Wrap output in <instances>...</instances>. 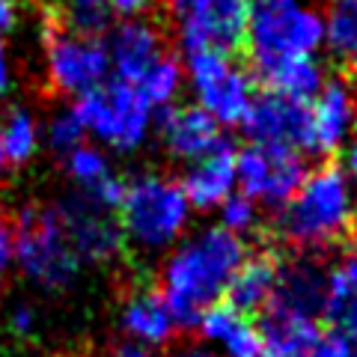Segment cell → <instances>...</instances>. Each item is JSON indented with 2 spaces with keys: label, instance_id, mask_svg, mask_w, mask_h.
Wrapping results in <instances>:
<instances>
[{
  "label": "cell",
  "instance_id": "6da1fadb",
  "mask_svg": "<svg viewBox=\"0 0 357 357\" xmlns=\"http://www.w3.org/2000/svg\"><path fill=\"white\" fill-rule=\"evenodd\" d=\"M248 259L244 238L223 227H203L167 250L158 295L178 325H197L229 292L236 271Z\"/></svg>",
  "mask_w": 357,
  "mask_h": 357
},
{
  "label": "cell",
  "instance_id": "7a4b0ae2",
  "mask_svg": "<svg viewBox=\"0 0 357 357\" xmlns=\"http://www.w3.org/2000/svg\"><path fill=\"white\" fill-rule=\"evenodd\" d=\"M357 223V188L340 164L310 170L298 194L277 215V236L298 250H325L340 244Z\"/></svg>",
  "mask_w": 357,
  "mask_h": 357
},
{
  "label": "cell",
  "instance_id": "3957f363",
  "mask_svg": "<svg viewBox=\"0 0 357 357\" xmlns=\"http://www.w3.org/2000/svg\"><path fill=\"white\" fill-rule=\"evenodd\" d=\"M241 45L265 84L289 66L319 60L325 48V15L307 0H253Z\"/></svg>",
  "mask_w": 357,
  "mask_h": 357
},
{
  "label": "cell",
  "instance_id": "277c9868",
  "mask_svg": "<svg viewBox=\"0 0 357 357\" xmlns=\"http://www.w3.org/2000/svg\"><path fill=\"white\" fill-rule=\"evenodd\" d=\"M194 208L182 185L164 173H140L126 182L116 220L126 241L146 253H167L191 229Z\"/></svg>",
  "mask_w": 357,
  "mask_h": 357
},
{
  "label": "cell",
  "instance_id": "5b68a950",
  "mask_svg": "<svg viewBox=\"0 0 357 357\" xmlns=\"http://www.w3.org/2000/svg\"><path fill=\"white\" fill-rule=\"evenodd\" d=\"M15 265L30 283L48 292L72 286L81 259L72 248L57 206H27L15 220Z\"/></svg>",
  "mask_w": 357,
  "mask_h": 357
},
{
  "label": "cell",
  "instance_id": "8992f818",
  "mask_svg": "<svg viewBox=\"0 0 357 357\" xmlns=\"http://www.w3.org/2000/svg\"><path fill=\"white\" fill-rule=\"evenodd\" d=\"M77 116L86 131V137L96 140V146L114 152H137L146 146L155 131V107L140 96L137 86L107 81L105 86L77 98Z\"/></svg>",
  "mask_w": 357,
  "mask_h": 357
},
{
  "label": "cell",
  "instance_id": "52a82bcc",
  "mask_svg": "<svg viewBox=\"0 0 357 357\" xmlns=\"http://www.w3.org/2000/svg\"><path fill=\"white\" fill-rule=\"evenodd\" d=\"M185 86L194 93V105L220 128L244 126L256 98L253 77L232 54L197 51L185 60Z\"/></svg>",
  "mask_w": 357,
  "mask_h": 357
},
{
  "label": "cell",
  "instance_id": "ba28073f",
  "mask_svg": "<svg viewBox=\"0 0 357 357\" xmlns=\"http://www.w3.org/2000/svg\"><path fill=\"white\" fill-rule=\"evenodd\" d=\"M45 75L54 93L84 98L105 86L110 77V57L102 39L77 36V33L51 21L45 30Z\"/></svg>",
  "mask_w": 357,
  "mask_h": 357
},
{
  "label": "cell",
  "instance_id": "9c48e42d",
  "mask_svg": "<svg viewBox=\"0 0 357 357\" xmlns=\"http://www.w3.org/2000/svg\"><path fill=\"white\" fill-rule=\"evenodd\" d=\"M185 54L223 51L244 42L250 0H167Z\"/></svg>",
  "mask_w": 357,
  "mask_h": 357
},
{
  "label": "cell",
  "instance_id": "30bf717a",
  "mask_svg": "<svg viewBox=\"0 0 357 357\" xmlns=\"http://www.w3.org/2000/svg\"><path fill=\"white\" fill-rule=\"evenodd\" d=\"M238 164V194L265 208H283L298 194L307 178V167L301 152L277 146H244L236 152Z\"/></svg>",
  "mask_w": 357,
  "mask_h": 357
},
{
  "label": "cell",
  "instance_id": "8fae6325",
  "mask_svg": "<svg viewBox=\"0 0 357 357\" xmlns=\"http://www.w3.org/2000/svg\"><path fill=\"white\" fill-rule=\"evenodd\" d=\"M328 268L312 256H295L277 265V286L262 321L283 325H319L325 316Z\"/></svg>",
  "mask_w": 357,
  "mask_h": 357
},
{
  "label": "cell",
  "instance_id": "7c38bea8",
  "mask_svg": "<svg viewBox=\"0 0 357 357\" xmlns=\"http://www.w3.org/2000/svg\"><path fill=\"white\" fill-rule=\"evenodd\" d=\"M241 128L256 146L310 152V102L271 93V89L256 93Z\"/></svg>",
  "mask_w": 357,
  "mask_h": 357
},
{
  "label": "cell",
  "instance_id": "4fadbf2b",
  "mask_svg": "<svg viewBox=\"0 0 357 357\" xmlns=\"http://www.w3.org/2000/svg\"><path fill=\"white\" fill-rule=\"evenodd\" d=\"M57 211L81 265H110L119 259L126 236H122L114 211L89 203L81 194L57 203Z\"/></svg>",
  "mask_w": 357,
  "mask_h": 357
},
{
  "label": "cell",
  "instance_id": "5bb4252c",
  "mask_svg": "<svg viewBox=\"0 0 357 357\" xmlns=\"http://www.w3.org/2000/svg\"><path fill=\"white\" fill-rule=\"evenodd\" d=\"M357 131V86L349 77H328L310 102V152L333 155Z\"/></svg>",
  "mask_w": 357,
  "mask_h": 357
},
{
  "label": "cell",
  "instance_id": "9a60e30c",
  "mask_svg": "<svg viewBox=\"0 0 357 357\" xmlns=\"http://www.w3.org/2000/svg\"><path fill=\"white\" fill-rule=\"evenodd\" d=\"M107 57H110V72H116V81L137 86L143 75L158 66L167 51H164V33L158 24L146 18H128L119 27L110 30Z\"/></svg>",
  "mask_w": 357,
  "mask_h": 357
},
{
  "label": "cell",
  "instance_id": "2e32d148",
  "mask_svg": "<svg viewBox=\"0 0 357 357\" xmlns=\"http://www.w3.org/2000/svg\"><path fill=\"white\" fill-rule=\"evenodd\" d=\"M155 131H158L164 149L176 161H185V164H194L203 155L223 146L220 126L211 116H206L197 105L164 107L161 116L155 119Z\"/></svg>",
  "mask_w": 357,
  "mask_h": 357
},
{
  "label": "cell",
  "instance_id": "e0dca14e",
  "mask_svg": "<svg viewBox=\"0 0 357 357\" xmlns=\"http://www.w3.org/2000/svg\"><path fill=\"white\" fill-rule=\"evenodd\" d=\"M178 185H182V191L194 211H218L229 197L238 194L236 152L223 143L215 152L203 155L199 161L188 164Z\"/></svg>",
  "mask_w": 357,
  "mask_h": 357
},
{
  "label": "cell",
  "instance_id": "ac0fdd59",
  "mask_svg": "<svg viewBox=\"0 0 357 357\" xmlns=\"http://www.w3.org/2000/svg\"><path fill=\"white\" fill-rule=\"evenodd\" d=\"M63 158H66V173L75 182L77 194L107 211L119 208L122 194H126V178H119L114 173L107 152L102 146L81 143V146L72 149L69 155H63Z\"/></svg>",
  "mask_w": 357,
  "mask_h": 357
},
{
  "label": "cell",
  "instance_id": "d6986e66",
  "mask_svg": "<svg viewBox=\"0 0 357 357\" xmlns=\"http://www.w3.org/2000/svg\"><path fill=\"white\" fill-rule=\"evenodd\" d=\"M119 328L126 340L155 351L173 342L178 321L155 289H134L119 307Z\"/></svg>",
  "mask_w": 357,
  "mask_h": 357
},
{
  "label": "cell",
  "instance_id": "ffe728a7",
  "mask_svg": "<svg viewBox=\"0 0 357 357\" xmlns=\"http://www.w3.org/2000/svg\"><path fill=\"white\" fill-rule=\"evenodd\" d=\"M203 342L211 345L220 357H262L265 337L262 328L250 316L232 310L229 304L211 307L203 319L197 321Z\"/></svg>",
  "mask_w": 357,
  "mask_h": 357
},
{
  "label": "cell",
  "instance_id": "44dd1931",
  "mask_svg": "<svg viewBox=\"0 0 357 357\" xmlns=\"http://www.w3.org/2000/svg\"><path fill=\"white\" fill-rule=\"evenodd\" d=\"M325 319L333 331L351 340L357 354V244L340 253V259L328 268Z\"/></svg>",
  "mask_w": 357,
  "mask_h": 357
},
{
  "label": "cell",
  "instance_id": "7402d4cb",
  "mask_svg": "<svg viewBox=\"0 0 357 357\" xmlns=\"http://www.w3.org/2000/svg\"><path fill=\"white\" fill-rule=\"evenodd\" d=\"M277 265L280 262H274L271 256H248L229 283L227 304L244 316L265 312L277 286Z\"/></svg>",
  "mask_w": 357,
  "mask_h": 357
},
{
  "label": "cell",
  "instance_id": "603a6c76",
  "mask_svg": "<svg viewBox=\"0 0 357 357\" xmlns=\"http://www.w3.org/2000/svg\"><path fill=\"white\" fill-rule=\"evenodd\" d=\"M325 48L345 72L357 75V0L331 3L325 15Z\"/></svg>",
  "mask_w": 357,
  "mask_h": 357
},
{
  "label": "cell",
  "instance_id": "cb8c5ba5",
  "mask_svg": "<svg viewBox=\"0 0 357 357\" xmlns=\"http://www.w3.org/2000/svg\"><path fill=\"white\" fill-rule=\"evenodd\" d=\"M42 143L39 122L27 107H9L0 119V146H3L6 164H27Z\"/></svg>",
  "mask_w": 357,
  "mask_h": 357
},
{
  "label": "cell",
  "instance_id": "d4e9b609",
  "mask_svg": "<svg viewBox=\"0 0 357 357\" xmlns=\"http://www.w3.org/2000/svg\"><path fill=\"white\" fill-rule=\"evenodd\" d=\"M137 89L152 107H173L185 89V63H178L173 54H167L152 72L143 75Z\"/></svg>",
  "mask_w": 357,
  "mask_h": 357
},
{
  "label": "cell",
  "instance_id": "484cf974",
  "mask_svg": "<svg viewBox=\"0 0 357 357\" xmlns=\"http://www.w3.org/2000/svg\"><path fill=\"white\" fill-rule=\"evenodd\" d=\"M110 21H114L110 0H63L57 24L77 36L98 39L105 30H110Z\"/></svg>",
  "mask_w": 357,
  "mask_h": 357
},
{
  "label": "cell",
  "instance_id": "4316f807",
  "mask_svg": "<svg viewBox=\"0 0 357 357\" xmlns=\"http://www.w3.org/2000/svg\"><path fill=\"white\" fill-rule=\"evenodd\" d=\"M45 134H48V146L54 152H60V155H69L72 149L81 146L84 137H86V131L81 126V116H77L75 107H60L57 114L48 119Z\"/></svg>",
  "mask_w": 357,
  "mask_h": 357
},
{
  "label": "cell",
  "instance_id": "83f0119b",
  "mask_svg": "<svg viewBox=\"0 0 357 357\" xmlns=\"http://www.w3.org/2000/svg\"><path fill=\"white\" fill-rule=\"evenodd\" d=\"M218 215H220V223H218V227H223L227 232H232V236L244 238L248 232L256 229V223H259V206L250 203L248 197L236 194V197H229L227 203L218 208Z\"/></svg>",
  "mask_w": 357,
  "mask_h": 357
},
{
  "label": "cell",
  "instance_id": "f1b7e54d",
  "mask_svg": "<svg viewBox=\"0 0 357 357\" xmlns=\"http://www.w3.org/2000/svg\"><path fill=\"white\" fill-rule=\"evenodd\" d=\"M15 265V223L0 215V280Z\"/></svg>",
  "mask_w": 357,
  "mask_h": 357
},
{
  "label": "cell",
  "instance_id": "f546056e",
  "mask_svg": "<svg viewBox=\"0 0 357 357\" xmlns=\"http://www.w3.org/2000/svg\"><path fill=\"white\" fill-rule=\"evenodd\" d=\"M36 325H39V316L30 304H15L9 310V331H13L15 337H21V340L33 337V333H36Z\"/></svg>",
  "mask_w": 357,
  "mask_h": 357
},
{
  "label": "cell",
  "instance_id": "4dcf8cb0",
  "mask_svg": "<svg viewBox=\"0 0 357 357\" xmlns=\"http://www.w3.org/2000/svg\"><path fill=\"white\" fill-rule=\"evenodd\" d=\"M155 6V0H110V9L114 15H122V18H143Z\"/></svg>",
  "mask_w": 357,
  "mask_h": 357
},
{
  "label": "cell",
  "instance_id": "1f68e13d",
  "mask_svg": "<svg viewBox=\"0 0 357 357\" xmlns=\"http://www.w3.org/2000/svg\"><path fill=\"white\" fill-rule=\"evenodd\" d=\"M167 357H220L211 345H206L203 340H188V342H178L173 345L170 351H167Z\"/></svg>",
  "mask_w": 357,
  "mask_h": 357
},
{
  "label": "cell",
  "instance_id": "d6a6232c",
  "mask_svg": "<svg viewBox=\"0 0 357 357\" xmlns=\"http://www.w3.org/2000/svg\"><path fill=\"white\" fill-rule=\"evenodd\" d=\"M102 357H155V351L146 349V345L131 342V340H122V342H114V345H110V349H107Z\"/></svg>",
  "mask_w": 357,
  "mask_h": 357
},
{
  "label": "cell",
  "instance_id": "836d02e7",
  "mask_svg": "<svg viewBox=\"0 0 357 357\" xmlns=\"http://www.w3.org/2000/svg\"><path fill=\"white\" fill-rule=\"evenodd\" d=\"M340 170L351 178V182H357V131H354V137L342 146V164H340Z\"/></svg>",
  "mask_w": 357,
  "mask_h": 357
},
{
  "label": "cell",
  "instance_id": "e575fe53",
  "mask_svg": "<svg viewBox=\"0 0 357 357\" xmlns=\"http://www.w3.org/2000/svg\"><path fill=\"white\" fill-rule=\"evenodd\" d=\"M9 86H13V63H9L6 45L0 42V102H3V96L9 93Z\"/></svg>",
  "mask_w": 357,
  "mask_h": 357
},
{
  "label": "cell",
  "instance_id": "d590c367",
  "mask_svg": "<svg viewBox=\"0 0 357 357\" xmlns=\"http://www.w3.org/2000/svg\"><path fill=\"white\" fill-rule=\"evenodd\" d=\"M18 21V0H0V33H9Z\"/></svg>",
  "mask_w": 357,
  "mask_h": 357
},
{
  "label": "cell",
  "instance_id": "8d00e7d4",
  "mask_svg": "<svg viewBox=\"0 0 357 357\" xmlns=\"http://www.w3.org/2000/svg\"><path fill=\"white\" fill-rule=\"evenodd\" d=\"M262 357H312L310 349L307 351H292V349H265Z\"/></svg>",
  "mask_w": 357,
  "mask_h": 357
},
{
  "label": "cell",
  "instance_id": "74e56055",
  "mask_svg": "<svg viewBox=\"0 0 357 357\" xmlns=\"http://www.w3.org/2000/svg\"><path fill=\"white\" fill-rule=\"evenodd\" d=\"M3 170H6V155H3V146H0V176H3Z\"/></svg>",
  "mask_w": 357,
  "mask_h": 357
},
{
  "label": "cell",
  "instance_id": "f35d334b",
  "mask_svg": "<svg viewBox=\"0 0 357 357\" xmlns=\"http://www.w3.org/2000/svg\"><path fill=\"white\" fill-rule=\"evenodd\" d=\"M331 3H340V0H331Z\"/></svg>",
  "mask_w": 357,
  "mask_h": 357
}]
</instances>
